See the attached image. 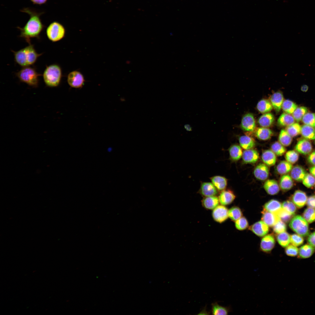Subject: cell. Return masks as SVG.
<instances>
[{"instance_id":"be15d7a7","label":"cell","mask_w":315,"mask_h":315,"mask_svg":"<svg viewBox=\"0 0 315 315\" xmlns=\"http://www.w3.org/2000/svg\"><path fill=\"white\" fill-rule=\"evenodd\" d=\"M314 186V187H315V185Z\"/></svg>"},{"instance_id":"6f0895ef","label":"cell","mask_w":315,"mask_h":315,"mask_svg":"<svg viewBox=\"0 0 315 315\" xmlns=\"http://www.w3.org/2000/svg\"><path fill=\"white\" fill-rule=\"evenodd\" d=\"M307 160L309 163L312 165L315 166V150L309 155Z\"/></svg>"},{"instance_id":"2e32d148","label":"cell","mask_w":315,"mask_h":315,"mask_svg":"<svg viewBox=\"0 0 315 315\" xmlns=\"http://www.w3.org/2000/svg\"><path fill=\"white\" fill-rule=\"evenodd\" d=\"M259 154L256 150H245L243 153L242 158L243 162L246 164H254L258 160Z\"/></svg>"},{"instance_id":"83f0119b","label":"cell","mask_w":315,"mask_h":315,"mask_svg":"<svg viewBox=\"0 0 315 315\" xmlns=\"http://www.w3.org/2000/svg\"><path fill=\"white\" fill-rule=\"evenodd\" d=\"M274 121V117L271 113H266L259 118L258 123L262 127H268L271 126Z\"/></svg>"},{"instance_id":"c3c4849f","label":"cell","mask_w":315,"mask_h":315,"mask_svg":"<svg viewBox=\"0 0 315 315\" xmlns=\"http://www.w3.org/2000/svg\"><path fill=\"white\" fill-rule=\"evenodd\" d=\"M281 220L285 223H287L290 220L293 215L285 211L282 208L276 213Z\"/></svg>"},{"instance_id":"8fae6325","label":"cell","mask_w":315,"mask_h":315,"mask_svg":"<svg viewBox=\"0 0 315 315\" xmlns=\"http://www.w3.org/2000/svg\"><path fill=\"white\" fill-rule=\"evenodd\" d=\"M275 242L273 235H267L262 239L260 244V248L263 252L268 253L270 252L274 246Z\"/></svg>"},{"instance_id":"d6a6232c","label":"cell","mask_w":315,"mask_h":315,"mask_svg":"<svg viewBox=\"0 0 315 315\" xmlns=\"http://www.w3.org/2000/svg\"><path fill=\"white\" fill-rule=\"evenodd\" d=\"M302 136L308 140H315V128L305 125L301 126V133Z\"/></svg>"},{"instance_id":"9a60e30c","label":"cell","mask_w":315,"mask_h":315,"mask_svg":"<svg viewBox=\"0 0 315 315\" xmlns=\"http://www.w3.org/2000/svg\"><path fill=\"white\" fill-rule=\"evenodd\" d=\"M255 177L257 179L264 181L268 178L269 173V169L265 164L260 163L255 168L253 171Z\"/></svg>"},{"instance_id":"f546056e","label":"cell","mask_w":315,"mask_h":315,"mask_svg":"<svg viewBox=\"0 0 315 315\" xmlns=\"http://www.w3.org/2000/svg\"><path fill=\"white\" fill-rule=\"evenodd\" d=\"M239 140L240 146L245 150L251 149L256 144L255 140L248 136H242L239 137Z\"/></svg>"},{"instance_id":"7c38bea8","label":"cell","mask_w":315,"mask_h":315,"mask_svg":"<svg viewBox=\"0 0 315 315\" xmlns=\"http://www.w3.org/2000/svg\"><path fill=\"white\" fill-rule=\"evenodd\" d=\"M295 148L298 153L303 155H307L312 152V147L311 142L308 139L304 138L298 141Z\"/></svg>"},{"instance_id":"6da1fadb","label":"cell","mask_w":315,"mask_h":315,"mask_svg":"<svg viewBox=\"0 0 315 315\" xmlns=\"http://www.w3.org/2000/svg\"><path fill=\"white\" fill-rule=\"evenodd\" d=\"M20 11L28 14L30 18L23 27H17V28L20 32L19 37L23 38L29 44L31 43V38H39L40 35L45 27L40 18L44 12H38L30 8H24Z\"/></svg>"},{"instance_id":"5bb4252c","label":"cell","mask_w":315,"mask_h":315,"mask_svg":"<svg viewBox=\"0 0 315 315\" xmlns=\"http://www.w3.org/2000/svg\"><path fill=\"white\" fill-rule=\"evenodd\" d=\"M235 198L233 192L230 189H225L221 191L218 197L219 202L225 206L231 204Z\"/></svg>"},{"instance_id":"ab89813d","label":"cell","mask_w":315,"mask_h":315,"mask_svg":"<svg viewBox=\"0 0 315 315\" xmlns=\"http://www.w3.org/2000/svg\"><path fill=\"white\" fill-rule=\"evenodd\" d=\"M308 109L305 106L298 107L292 114V115L295 120L298 122L302 120L304 116L308 112Z\"/></svg>"},{"instance_id":"74e56055","label":"cell","mask_w":315,"mask_h":315,"mask_svg":"<svg viewBox=\"0 0 315 315\" xmlns=\"http://www.w3.org/2000/svg\"><path fill=\"white\" fill-rule=\"evenodd\" d=\"M279 141L284 146H287L291 144L292 138L285 130L282 129L279 135Z\"/></svg>"},{"instance_id":"b9f144b4","label":"cell","mask_w":315,"mask_h":315,"mask_svg":"<svg viewBox=\"0 0 315 315\" xmlns=\"http://www.w3.org/2000/svg\"><path fill=\"white\" fill-rule=\"evenodd\" d=\"M228 217L233 221H236L242 217V213L241 209L238 207L233 206L228 211Z\"/></svg>"},{"instance_id":"bcb514c9","label":"cell","mask_w":315,"mask_h":315,"mask_svg":"<svg viewBox=\"0 0 315 315\" xmlns=\"http://www.w3.org/2000/svg\"><path fill=\"white\" fill-rule=\"evenodd\" d=\"M282 208L287 212L293 215L297 211L296 206L291 201L287 200L284 201L282 204Z\"/></svg>"},{"instance_id":"4316f807","label":"cell","mask_w":315,"mask_h":315,"mask_svg":"<svg viewBox=\"0 0 315 315\" xmlns=\"http://www.w3.org/2000/svg\"><path fill=\"white\" fill-rule=\"evenodd\" d=\"M279 186L280 188L284 191L289 190L293 186V179L288 174L283 175L280 178Z\"/></svg>"},{"instance_id":"836d02e7","label":"cell","mask_w":315,"mask_h":315,"mask_svg":"<svg viewBox=\"0 0 315 315\" xmlns=\"http://www.w3.org/2000/svg\"><path fill=\"white\" fill-rule=\"evenodd\" d=\"M292 168V164L287 161L283 160L281 161L277 165L276 170L278 174L284 175L290 172Z\"/></svg>"},{"instance_id":"91938a15","label":"cell","mask_w":315,"mask_h":315,"mask_svg":"<svg viewBox=\"0 0 315 315\" xmlns=\"http://www.w3.org/2000/svg\"><path fill=\"white\" fill-rule=\"evenodd\" d=\"M308 88V86L307 85H303L301 87V90L302 91L306 92L307 91Z\"/></svg>"},{"instance_id":"680465c9","label":"cell","mask_w":315,"mask_h":315,"mask_svg":"<svg viewBox=\"0 0 315 315\" xmlns=\"http://www.w3.org/2000/svg\"><path fill=\"white\" fill-rule=\"evenodd\" d=\"M34 4L41 5L45 4L48 0H30Z\"/></svg>"},{"instance_id":"d6986e66","label":"cell","mask_w":315,"mask_h":315,"mask_svg":"<svg viewBox=\"0 0 315 315\" xmlns=\"http://www.w3.org/2000/svg\"><path fill=\"white\" fill-rule=\"evenodd\" d=\"M284 99L283 95L280 91L274 92L270 97V101L276 112H279L281 110Z\"/></svg>"},{"instance_id":"8992f818","label":"cell","mask_w":315,"mask_h":315,"mask_svg":"<svg viewBox=\"0 0 315 315\" xmlns=\"http://www.w3.org/2000/svg\"><path fill=\"white\" fill-rule=\"evenodd\" d=\"M46 34L50 41L52 42H56L61 40L64 37L65 29L61 23L57 21H53L47 27Z\"/></svg>"},{"instance_id":"e0dca14e","label":"cell","mask_w":315,"mask_h":315,"mask_svg":"<svg viewBox=\"0 0 315 315\" xmlns=\"http://www.w3.org/2000/svg\"><path fill=\"white\" fill-rule=\"evenodd\" d=\"M262 221L268 226L273 227L280 220L279 217L276 214L268 211L264 209H263L262 211Z\"/></svg>"},{"instance_id":"ffe728a7","label":"cell","mask_w":315,"mask_h":315,"mask_svg":"<svg viewBox=\"0 0 315 315\" xmlns=\"http://www.w3.org/2000/svg\"><path fill=\"white\" fill-rule=\"evenodd\" d=\"M263 187L269 194L274 195L277 194L280 190L279 186L277 182L274 179H268L264 183Z\"/></svg>"},{"instance_id":"7dc6e473","label":"cell","mask_w":315,"mask_h":315,"mask_svg":"<svg viewBox=\"0 0 315 315\" xmlns=\"http://www.w3.org/2000/svg\"><path fill=\"white\" fill-rule=\"evenodd\" d=\"M299 155L298 153L294 150L288 151L286 153L285 158L286 161L292 164L296 162L299 159Z\"/></svg>"},{"instance_id":"52a82bcc","label":"cell","mask_w":315,"mask_h":315,"mask_svg":"<svg viewBox=\"0 0 315 315\" xmlns=\"http://www.w3.org/2000/svg\"><path fill=\"white\" fill-rule=\"evenodd\" d=\"M67 81L71 87L78 88H81L85 82L84 76L80 72L74 71L70 72L67 76Z\"/></svg>"},{"instance_id":"484cf974","label":"cell","mask_w":315,"mask_h":315,"mask_svg":"<svg viewBox=\"0 0 315 315\" xmlns=\"http://www.w3.org/2000/svg\"><path fill=\"white\" fill-rule=\"evenodd\" d=\"M315 251V248L309 244H306L301 246L299 249L298 257L301 259H306L311 257Z\"/></svg>"},{"instance_id":"60d3db41","label":"cell","mask_w":315,"mask_h":315,"mask_svg":"<svg viewBox=\"0 0 315 315\" xmlns=\"http://www.w3.org/2000/svg\"><path fill=\"white\" fill-rule=\"evenodd\" d=\"M301 126L298 123H294L286 127V130L292 137H295L301 133Z\"/></svg>"},{"instance_id":"7a4b0ae2","label":"cell","mask_w":315,"mask_h":315,"mask_svg":"<svg viewBox=\"0 0 315 315\" xmlns=\"http://www.w3.org/2000/svg\"><path fill=\"white\" fill-rule=\"evenodd\" d=\"M13 52L15 62L23 67L29 66L34 64L42 53H38L33 45L29 44L27 46L17 51L11 50Z\"/></svg>"},{"instance_id":"cb8c5ba5","label":"cell","mask_w":315,"mask_h":315,"mask_svg":"<svg viewBox=\"0 0 315 315\" xmlns=\"http://www.w3.org/2000/svg\"><path fill=\"white\" fill-rule=\"evenodd\" d=\"M219 202L218 197L216 196L204 197L202 201L203 207L209 210L214 209L218 205Z\"/></svg>"},{"instance_id":"9c48e42d","label":"cell","mask_w":315,"mask_h":315,"mask_svg":"<svg viewBox=\"0 0 315 315\" xmlns=\"http://www.w3.org/2000/svg\"><path fill=\"white\" fill-rule=\"evenodd\" d=\"M228 210L224 206L218 205L213 209L212 215L216 222L221 223L226 220L228 217Z\"/></svg>"},{"instance_id":"f907efd6","label":"cell","mask_w":315,"mask_h":315,"mask_svg":"<svg viewBox=\"0 0 315 315\" xmlns=\"http://www.w3.org/2000/svg\"><path fill=\"white\" fill-rule=\"evenodd\" d=\"M302 183L308 188L312 187L315 185V177L312 174L307 173L302 180Z\"/></svg>"},{"instance_id":"8d00e7d4","label":"cell","mask_w":315,"mask_h":315,"mask_svg":"<svg viewBox=\"0 0 315 315\" xmlns=\"http://www.w3.org/2000/svg\"><path fill=\"white\" fill-rule=\"evenodd\" d=\"M276 239L279 244L283 247H286L290 242V236L287 232H284L277 234Z\"/></svg>"},{"instance_id":"4dcf8cb0","label":"cell","mask_w":315,"mask_h":315,"mask_svg":"<svg viewBox=\"0 0 315 315\" xmlns=\"http://www.w3.org/2000/svg\"><path fill=\"white\" fill-rule=\"evenodd\" d=\"M282 208V204L279 201L272 199L267 202L264 205L263 209L276 213Z\"/></svg>"},{"instance_id":"5b68a950","label":"cell","mask_w":315,"mask_h":315,"mask_svg":"<svg viewBox=\"0 0 315 315\" xmlns=\"http://www.w3.org/2000/svg\"><path fill=\"white\" fill-rule=\"evenodd\" d=\"M290 228L298 234L305 237L309 233V225L307 221L300 215L293 217L289 224Z\"/></svg>"},{"instance_id":"277c9868","label":"cell","mask_w":315,"mask_h":315,"mask_svg":"<svg viewBox=\"0 0 315 315\" xmlns=\"http://www.w3.org/2000/svg\"><path fill=\"white\" fill-rule=\"evenodd\" d=\"M16 75L22 82L28 85L36 87L38 82V77L41 75L36 69L30 66L23 67L16 73Z\"/></svg>"},{"instance_id":"7402d4cb","label":"cell","mask_w":315,"mask_h":315,"mask_svg":"<svg viewBox=\"0 0 315 315\" xmlns=\"http://www.w3.org/2000/svg\"><path fill=\"white\" fill-rule=\"evenodd\" d=\"M305 170L301 166L296 165L292 168L290 173V176L295 181H302L306 174Z\"/></svg>"},{"instance_id":"ba28073f","label":"cell","mask_w":315,"mask_h":315,"mask_svg":"<svg viewBox=\"0 0 315 315\" xmlns=\"http://www.w3.org/2000/svg\"><path fill=\"white\" fill-rule=\"evenodd\" d=\"M241 127L244 131L252 132L256 127V122L253 115L248 113L243 117L241 122Z\"/></svg>"},{"instance_id":"db71d44e","label":"cell","mask_w":315,"mask_h":315,"mask_svg":"<svg viewBox=\"0 0 315 315\" xmlns=\"http://www.w3.org/2000/svg\"><path fill=\"white\" fill-rule=\"evenodd\" d=\"M304 239L302 236L297 234H293L290 236V242L291 244L296 246H298L302 244Z\"/></svg>"},{"instance_id":"d4e9b609","label":"cell","mask_w":315,"mask_h":315,"mask_svg":"<svg viewBox=\"0 0 315 315\" xmlns=\"http://www.w3.org/2000/svg\"><path fill=\"white\" fill-rule=\"evenodd\" d=\"M230 158L232 161L238 160L242 156L243 152L241 147L236 144L231 145L228 149Z\"/></svg>"},{"instance_id":"9f6ffc18","label":"cell","mask_w":315,"mask_h":315,"mask_svg":"<svg viewBox=\"0 0 315 315\" xmlns=\"http://www.w3.org/2000/svg\"><path fill=\"white\" fill-rule=\"evenodd\" d=\"M307 241L309 244L315 248V231L309 236Z\"/></svg>"},{"instance_id":"94428289","label":"cell","mask_w":315,"mask_h":315,"mask_svg":"<svg viewBox=\"0 0 315 315\" xmlns=\"http://www.w3.org/2000/svg\"><path fill=\"white\" fill-rule=\"evenodd\" d=\"M309 171L311 174L315 177V166L311 167Z\"/></svg>"},{"instance_id":"e7e4bbea","label":"cell","mask_w":315,"mask_h":315,"mask_svg":"<svg viewBox=\"0 0 315 315\" xmlns=\"http://www.w3.org/2000/svg\"></svg>"},{"instance_id":"d590c367","label":"cell","mask_w":315,"mask_h":315,"mask_svg":"<svg viewBox=\"0 0 315 315\" xmlns=\"http://www.w3.org/2000/svg\"><path fill=\"white\" fill-rule=\"evenodd\" d=\"M229 311V307L220 306L217 302L211 304V312L213 315H228Z\"/></svg>"},{"instance_id":"3957f363","label":"cell","mask_w":315,"mask_h":315,"mask_svg":"<svg viewBox=\"0 0 315 315\" xmlns=\"http://www.w3.org/2000/svg\"><path fill=\"white\" fill-rule=\"evenodd\" d=\"M43 76L44 82L47 85L50 87H56L59 84L61 80V69L60 66L56 64L47 66Z\"/></svg>"},{"instance_id":"e575fe53","label":"cell","mask_w":315,"mask_h":315,"mask_svg":"<svg viewBox=\"0 0 315 315\" xmlns=\"http://www.w3.org/2000/svg\"><path fill=\"white\" fill-rule=\"evenodd\" d=\"M257 108L261 113H265L270 111L273 107L270 101L267 99H263L258 102Z\"/></svg>"},{"instance_id":"ee69618b","label":"cell","mask_w":315,"mask_h":315,"mask_svg":"<svg viewBox=\"0 0 315 315\" xmlns=\"http://www.w3.org/2000/svg\"><path fill=\"white\" fill-rule=\"evenodd\" d=\"M271 150L278 156L283 155L286 152V149L279 142L276 141L271 146Z\"/></svg>"},{"instance_id":"f35d334b","label":"cell","mask_w":315,"mask_h":315,"mask_svg":"<svg viewBox=\"0 0 315 315\" xmlns=\"http://www.w3.org/2000/svg\"><path fill=\"white\" fill-rule=\"evenodd\" d=\"M297 104L293 102L286 99L284 101L281 108L286 113L292 114L298 107Z\"/></svg>"},{"instance_id":"11a10c76","label":"cell","mask_w":315,"mask_h":315,"mask_svg":"<svg viewBox=\"0 0 315 315\" xmlns=\"http://www.w3.org/2000/svg\"><path fill=\"white\" fill-rule=\"evenodd\" d=\"M306 203L308 207L315 209V196H311L309 197Z\"/></svg>"},{"instance_id":"816d5d0a","label":"cell","mask_w":315,"mask_h":315,"mask_svg":"<svg viewBox=\"0 0 315 315\" xmlns=\"http://www.w3.org/2000/svg\"><path fill=\"white\" fill-rule=\"evenodd\" d=\"M235 226L237 229L242 230L246 229L248 227L249 223L245 217H242L235 221Z\"/></svg>"},{"instance_id":"7bdbcfd3","label":"cell","mask_w":315,"mask_h":315,"mask_svg":"<svg viewBox=\"0 0 315 315\" xmlns=\"http://www.w3.org/2000/svg\"><path fill=\"white\" fill-rule=\"evenodd\" d=\"M302 121L304 125L315 128V113L308 112L304 116Z\"/></svg>"},{"instance_id":"f6af8a7d","label":"cell","mask_w":315,"mask_h":315,"mask_svg":"<svg viewBox=\"0 0 315 315\" xmlns=\"http://www.w3.org/2000/svg\"><path fill=\"white\" fill-rule=\"evenodd\" d=\"M304 218L309 223L315 221V209L311 207L307 208L303 213Z\"/></svg>"},{"instance_id":"681fc988","label":"cell","mask_w":315,"mask_h":315,"mask_svg":"<svg viewBox=\"0 0 315 315\" xmlns=\"http://www.w3.org/2000/svg\"><path fill=\"white\" fill-rule=\"evenodd\" d=\"M286 225L285 222L281 220L278 221L273 226V230L275 233L276 234L285 232L286 230Z\"/></svg>"},{"instance_id":"f1b7e54d","label":"cell","mask_w":315,"mask_h":315,"mask_svg":"<svg viewBox=\"0 0 315 315\" xmlns=\"http://www.w3.org/2000/svg\"><path fill=\"white\" fill-rule=\"evenodd\" d=\"M295 121L292 115L285 112L280 116L278 119L277 123L280 126L287 127L295 123Z\"/></svg>"},{"instance_id":"1f68e13d","label":"cell","mask_w":315,"mask_h":315,"mask_svg":"<svg viewBox=\"0 0 315 315\" xmlns=\"http://www.w3.org/2000/svg\"><path fill=\"white\" fill-rule=\"evenodd\" d=\"M273 132L267 127H260L258 128L256 131L255 134L257 138L262 140L270 139L273 135Z\"/></svg>"},{"instance_id":"4fadbf2b","label":"cell","mask_w":315,"mask_h":315,"mask_svg":"<svg viewBox=\"0 0 315 315\" xmlns=\"http://www.w3.org/2000/svg\"><path fill=\"white\" fill-rule=\"evenodd\" d=\"M249 229L256 235L261 237L265 236L269 231L268 226L262 221L256 222Z\"/></svg>"},{"instance_id":"603a6c76","label":"cell","mask_w":315,"mask_h":315,"mask_svg":"<svg viewBox=\"0 0 315 315\" xmlns=\"http://www.w3.org/2000/svg\"><path fill=\"white\" fill-rule=\"evenodd\" d=\"M261 157L262 161L267 166H273L276 162V155L271 150H264L262 153Z\"/></svg>"},{"instance_id":"ac0fdd59","label":"cell","mask_w":315,"mask_h":315,"mask_svg":"<svg viewBox=\"0 0 315 315\" xmlns=\"http://www.w3.org/2000/svg\"><path fill=\"white\" fill-rule=\"evenodd\" d=\"M307 199L306 193L299 190L295 191L291 197L292 202L298 208L304 206L306 203Z\"/></svg>"},{"instance_id":"44dd1931","label":"cell","mask_w":315,"mask_h":315,"mask_svg":"<svg viewBox=\"0 0 315 315\" xmlns=\"http://www.w3.org/2000/svg\"><path fill=\"white\" fill-rule=\"evenodd\" d=\"M210 179L211 183L218 191L225 189L228 184V179L225 177L220 176H214Z\"/></svg>"},{"instance_id":"f5cc1de1","label":"cell","mask_w":315,"mask_h":315,"mask_svg":"<svg viewBox=\"0 0 315 315\" xmlns=\"http://www.w3.org/2000/svg\"><path fill=\"white\" fill-rule=\"evenodd\" d=\"M298 248L292 244L288 245L285 249L286 254L290 257H295L298 255Z\"/></svg>"},{"instance_id":"6125c7cd","label":"cell","mask_w":315,"mask_h":315,"mask_svg":"<svg viewBox=\"0 0 315 315\" xmlns=\"http://www.w3.org/2000/svg\"><path fill=\"white\" fill-rule=\"evenodd\" d=\"M185 129L188 131H190L192 130V128L188 124H186L184 125Z\"/></svg>"},{"instance_id":"30bf717a","label":"cell","mask_w":315,"mask_h":315,"mask_svg":"<svg viewBox=\"0 0 315 315\" xmlns=\"http://www.w3.org/2000/svg\"><path fill=\"white\" fill-rule=\"evenodd\" d=\"M218 190L211 182H201L199 193L204 197L216 196Z\"/></svg>"}]
</instances>
